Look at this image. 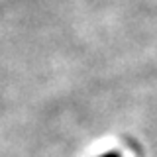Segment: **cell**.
<instances>
[{
	"label": "cell",
	"instance_id": "obj_1",
	"mask_svg": "<svg viewBox=\"0 0 157 157\" xmlns=\"http://www.w3.org/2000/svg\"><path fill=\"white\" fill-rule=\"evenodd\" d=\"M100 157H122L120 153H116V151H110V153H102Z\"/></svg>",
	"mask_w": 157,
	"mask_h": 157
}]
</instances>
